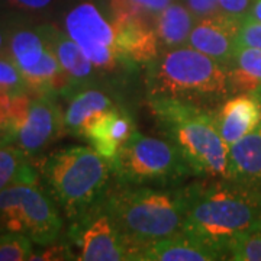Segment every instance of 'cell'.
Instances as JSON below:
<instances>
[{
  "instance_id": "cell-6",
  "label": "cell",
  "mask_w": 261,
  "mask_h": 261,
  "mask_svg": "<svg viewBox=\"0 0 261 261\" xmlns=\"http://www.w3.org/2000/svg\"><path fill=\"white\" fill-rule=\"evenodd\" d=\"M112 177L125 186H174L193 176L181 152L170 140L138 130L109 161Z\"/></svg>"
},
{
  "instance_id": "cell-28",
  "label": "cell",
  "mask_w": 261,
  "mask_h": 261,
  "mask_svg": "<svg viewBox=\"0 0 261 261\" xmlns=\"http://www.w3.org/2000/svg\"><path fill=\"white\" fill-rule=\"evenodd\" d=\"M71 250L68 248V244H48L47 248L41 252H32L31 261H45V260H74Z\"/></svg>"
},
{
  "instance_id": "cell-23",
  "label": "cell",
  "mask_w": 261,
  "mask_h": 261,
  "mask_svg": "<svg viewBox=\"0 0 261 261\" xmlns=\"http://www.w3.org/2000/svg\"><path fill=\"white\" fill-rule=\"evenodd\" d=\"M171 0H111L112 16H128L148 22L155 28V19Z\"/></svg>"
},
{
  "instance_id": "cell-11",
  "label": "cell",
  "mask_w": 261,
  "mask_h": 261,
  "mask_svg": "<svg viewBox=\"0 0 261 261\" xmlns=\"http://www.w3.org/2000/svg\"><path fill=\"white\" fill-rule=\"evenodd\" d=\"M241 19L215 13L212 16L199 19L190 32L187 45L200 51L225 67L232 61L238 49V32Z\"/></svg>"
},
{
  "instance_id": "cell-21",
  "label": "cell",
  "mask_w": 261,
  "mask_h": 261,
  "mask_svg": "<svg viewBox=\"0 0 261 261\" xmlns=\"http://www.w3.org/2000/svg\"><path fill=\"white\" fill-rule=\"evenodd\" d=\"M196 19L192 12L178 3H170L155 19V34L160 47L178 48L187 45Z\"/></svg>"
},
{
  "instance_id": "cell-29",
  "label": "cell",
  "mask_w": 261,
  "mask_h": 261,
  "mask_svg": "<svg viewBox=\"0 0 261 261\" xmlns=\"http://www.w3.org/2000/svg\"><path fill=\"white\" fill-rule=\"evenodd\" d=\"M252 3L254 0H219V12L243 20L248 16Z\"/></svg>"
},
{
  "instance_id": "cell-8",
  "label": "cell",
  "mask_w": 261,
  "mask_h": 261,
  "mask_svg": "<svg viewBox=\"0 0 261 261\" xmlns=\"http://www.w3.org/2000/svg\"><path fill=\"white\" fill-rule=\"evenodd\" d=\"M64 27L68 37L82 48L96 68L115 71L125 65L116 48L113 23L106 20L92 2L79 3L70 10L64 19Z\"/></svg>"
},
{
  "instance_id": "cell-31",
  "label": "cell",
  "mask_w": 261,
  "mask_h": 261,
  "mask_svg": "<svg viewBox=\"0 0 261 261\" xmlns=\"http://www.w3.org/2000/svg\"><path fill=\"white\" fill-rule=\"evenodd\" d=\"M13 8L27 12H41L48 9L54 0H8Z\"/></svg>"
},
{
  "instance_id": "cell-15",
  "label": "cell",
  "mask_w": 261,
  "mask_h": 261,
  "mask_svg": "<svg viewBox=\"0 0 261 261\" xmlns=\"http://www.w3.org/2000/svg\"><path fill=\"white\" fill-rule=\"evenodd\" d=\"M261 122V102L251 94H237L216 112V125L222 140L231 147L251 134Z\"/></svg>"
},
{
  "instance_id": "cell-32",
  "label": "cell",
  "mask_w": 261,
  "mask_h": 261,
  "mask_svg": "<svg viewBox=\"0 0 261 261\" xmlns=\"http://www.w3.org/2000/svg\"><path fill=\"white\" fill-rule=\"evenodd\" d=\"M248 16H251L252 19L260 20L261 22V0H254L251 9H250V13H248Z\"/></svg>"
},
{
  "instance_id": "cell-1",
  "label": "cell",
  "mask_w": 261,
  "mask_h": 261,
  "mask_svg": "<svg viewBox=\"0 0 261 261\" xmlns=\"http://www.w3.org/2000/svg\"><path fill=\"white\" fill-rule=\"evenodd\" d=\"M183 197L180 232L214 247L226 260L229 241L261 219V187L206 177L183 187Z\"/></svg>"
},
{
  "instance_id": "cell-12",
  "label": "cell",
  "mask_w": 261,
  "mask_h": 261,
  "mask_svg": "<svg viewBox=\"0 0 261 261\" xmlns=\"http://www.w3.org/2000/svg\"><path fill=\"white\" fill-rule=\"evenodd\" d=\"M112 23L116 48L126 67L148 65L160 56L154 25L128 16H112Z\"/></svg>"
},
{
  "instance_id": "cell-2",
  "label": "cell",
  "mask_w": 261,
  "mask_h": 261,
  "mask_svg": "<svg viewBox=\"0 0 261 261\" xmlns=\"http://www.w3.org/2000/svg\"><path fill=\"white\" fill-rule=\"evenodd\" d=\"M102 209L126 240L130 261H138V254L147 244L181 231L183 187L116 185L109 190Z\"/></svg>"
},
{
  "instance_id": "cell-7",
  "label": "cell",
  "mask_w": 261,
  "mask_h": 261,
  "mask_svg": "<svg viewBox=\"0 0 261 261\" xmlns=\"http://www.w3.org/2000/svg\"><path fill=\"white\" fill-rule=\"evenodd\" d=\"M63 221L53 197L38 185H12L0 190V232H20L38 245L56 243Z\"/></svg>"
},
{
  "instance_id": "cell-17",
  "label": "cell",
  "mask_w": 261,
  "mask_h": 261,
  "mask_svg": "<svg viewBox=\"0 0 261 261\" xmlns=\"http://www.w3.org/2000/svg\"><path fill=\"white\" fill-rule=\"evenodd\" d=\"M115 106L108 94L97 89L84 87L70 99L64 112V132L74 137H84L87 128Z\"/></svg>"
},
{
  "instance_id": "cell-33",
  "label": "cell",
  "mask_w": 261,
  "mask_h": 261,
  "mask_svg": "<svg viewBox=\"0 0 261 261\" xmlns=\"http://www.w3.org/2000/svg\"><path fill=\"white\" fill-rule=\"evenodd\" d=\"M8 39L9 35H6V32L0 28V56H8Z\"/></svg>"
},
{
  "instance_id": "cell-30",
  "label": "cell",
  "mask_w": 261,
  "mask_h": 261,
  "mask_svg": "<svg viewBox=\"0 0 261 261\" xmlns=\"http://www.w3.org/2000/svg\"><path fill=\"white\" fill-rule=\"evenodd\" d=\"M187 9L196 20L212 16L219 12V0H186Z\"/></svg>"
},
{
  "instance_id": "cell-9",
  "label": "cell",
  "mask_w": 261,
  "mask_h": 261,
  "mask_svg": "<svg viewBox=\"0 0 261 261\" xmlns=\"http://www.w3.org/2000/svg\"><path fill=\"white\" fill-rule=\"evenodd\" d=\"M70 238L79 248L77 260L123 261L130 260L129 247L111 216L103 209L71 222Z\"/></svg>"
},
{
  "instance_id": "cell-27",
  "label": "cell",
  "mask_w": 261,
  "mask_h": 261,
  "mask_svg": "<svg viewBox=\"0 0 261 261\" xmlns=\"http://www.w3.org/2000/svg\"><path fill=\"white\" fill-rule=\"evenodd\" d=\"M238 47H250L261 49V22L251 16H245L241 20L238 32Z\"/></svg>"
},
{
  "instance_id": "cell-13",
  "label": "cell",
  "mask_w": 261,
  "mask_h": 261,
  "mask_svg": "<svg viewBox=\"0 0 261 261\" xmlns=\"http://www.w3.org/2000/svg\"><path fill=\"white\" fill-rule=\"evenodd\" d=\"M135 132V123L129 113L115 106L87 128L83 138L103 159L111 161Z\"/></svg>"
},
{
  "instance_id": "cell-20",
  "label": "cell",
  "mask_w": 261,
  "mask_h": 261,
  "mask_svg": "<svg viewBox=\"0 0 261 261\" xmlns=\"http://www.w3.org/2000/svg\"><path fill=\"white\" fill-rule=\"evenodd\" d=\"M47 48L48 38L44 25L37 28H16L9 34L8 57L16 64L20 73L37 64Z\"/></svg>"
},
{
  "instance_id": "cell-24",
  "label": "cell",
  "mask_w": 261,
  "mask_h": 261,
  "mask_svg": "<svg viewBox=\"0 0 261 261\" xmlns=\"http://www.w3.org/2000/svg\"><path fill=\"white\" fill-rule=\"evenodd\" d=\"M228 260L261 261V219L229 241Z\"/></svg>"
},
{
  "instance_id": "cell-19",
  "label": "cell",
  "mask_w": 261,
  "mask_h": 261,
  "mask_svg": "<svg viewBox=\"0 0 261 261\" xmlns=\"http://www.w3.org/2000/svg\"><path fill=\"white\" fill-rule=\"evenodd\" d=\"M226 68L231 93L251 94L261 102V49L238 47Z\"/></svg>"
},
{
  "instance_id": "cell-10",
  "label": "cell",
  "mask_w": 261,
  "mask_h": 261,
  "mask_svg": "<svg viewBox=\"0 0 261 261\" xmlns=\"http://www.w3.org/2000/svg\"><path fill=\"white\" fill-rule=\"evenodd\" d=\"M57 94H34L27 116L16 135L18 145L28 157L41 154L64 135V113L57 102Z\"/></svg>"
},
{
  "instance_id": "cell-5",
  "label": "cell",
  "mask_w": 261,
  "mask_h": 261,
  "mask_svg": "<svg viewBox=\"0 0 261 261\" xmlns=\"http://www.w3.org/2000/svg\"><path fill=\"white\" fill-rule=\"evenodd\" d=\"M147 67L149 97L209 108L231 94L228 68L189 45L167 49Z\"/></svg>"
},
{
  "instance_id": "cell-18",
  "label": "cell",
  "mask_w": 261,
  "mask_h": 261,
  "mask_svg": "<svg viewBox=\"0 0 261 261\" xmlns=\"http://www.w3.org/2000/svg\"><path fill=\"white\" fill-rule=\"evenodd\" d=\"M228 178L261 187V122L251 134L229 147Z\"/></svg>"
},
{
  "instance_id": "cell-16",
  "label": "cell",
  "mask_w": 261,
  "mask_h": 261,
  "mask_svg": "<svg viewBox=\"0 0 261 261\" xmlns=\"http://www.w3.org/2000/svg\"><path fill=\"white\" fill-rule=\"evenodd\" d=\"M44 29L49 41V45L53 47L63 70L70 79L73 89L71 96H73L79 90L87 87L89 83L93 80L96 67L86 57L82 48L68 37L67 32H63L53 25H44Z\"/></svg>"
},
{
  "instance_id": "cell-34",
  "label": "cell",
  "mask_w": 261,
  "mask_h": 261,
  "mask_svg": "<svg viewBox=\"0 0 261 261\" xmlns=\"http://www.w3.org/2000/svg\"><path fill=\"white\" fill-rule=\"evenodd\" d=\"M0 147H3V145H2V140H0Z\"/></svg>"
},
{
  "instance_id": "cell-3",
  "label": "cell",
  "mask_w": 261,
  "mask_h": 261,
  "mask_svg": "<svg viewBox=\"0 0 261 261\" xmlns=\"http://www.w3.org/2000/svg\"><path fill=\"white\" fill-rule=\"evenodd\" d=\"M159 130L185 157L193 176L228 178L229 145L222 140L216 112L167 97H149Z\"/></svg>"
},
{
  "instance_id": "cell-22",
  "label": "cell",
  "mask_w": 261,
  "mask_h": 261,
  "mask_svg": "<svg viewBox=\"0 0 261 261\" xmlns=\"http://www.w3.org/2000/svg\"><path fill=\"white\" fill-rule=\"evenodd\" d=\"M18 145L0 147V190L12 185H38V171Z\"/></svg>"
},
{
  "instance_id": "cell-4",
  "label": "cell",
  "mask_w": 261,
  "mask_h": 261,
  "mask_svg": "<svg viewBox=\"0 0 261 261\" xmlns=\"http://www.w3.org/2000/svg\"><path fill=\"white\" fill-rule=\"evenodd\" d=\"M48 195L75 222L102 209L109 193V161L92 147H67L51 152L41 163Z\"/></svg>"
},
{
  "instance_id": "cell-26",
  "label": "cell",
  "mask_w": 261,
  "mask_h": 261,
  "mask_svg": "<svg viewBox=\"0 0 261 261\" xmlns=\"http://www.w3.org/2000/svg\"><path fill=\"white\" fill-rule=\"evenodd\" d=\"M0 90L10 94L29 92L23 75L8 56H0Z\"/></svg>"
},
{
  "instance_id": "cell-14",
  "label": "cell",
  "mask_w": 261,
  "mask_h": 261,
  "mask_svg": "<svg viewBox=\"0 0 261 261\" xmlns=\"http://www.w3.org/2000/svg\"><path fill=\"white\" fill-rule=\"evenodd\" d=\"M226 260L216 248L178 232L148 243L138 254V261H216Z\"/></svg>"
},
{
  "instance_id": "cell-25",
  "label": "cell",
  "mask_w": 261,
  "mask_h": 261,
  "mask_svg": "<svg viewBox=\"0 0 261 261\" xmlns=\"http://www.w3.org/2000/svg\"><path fill=\"white\" fill-rule=\"evenodd\" d=\"M32 241L20 232H0V261H28Z\"/></svg>"
}]
</instances>
